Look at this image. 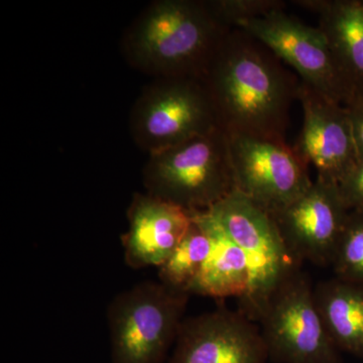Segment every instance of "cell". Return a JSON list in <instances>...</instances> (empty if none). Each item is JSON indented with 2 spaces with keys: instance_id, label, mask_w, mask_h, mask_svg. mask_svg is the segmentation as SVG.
Returning a JSON list of instances; mask_svg holds the SVG:
<instances>
[{
  "instance_id": "12",
  "label": "cell",
  "mask_w": 363,
  "mask_h": 363,
  "mask_svg": "<svg viewBox=\"0 0 363 363\" xmlns=\"http://www.w3.org/2000/svg\"><path fill=\"white\" fill-rule=\"evenodd\" d=\"M298 101L302 105L303 126L294 149L317 179L338 185L358 161L347 108L301 81Z\"/></svg>"
},
{
  "instance_id": "5",
  "label": "cell",
  "mask_w": 363,
  "mask_h": 363,
  "mask_svg": "<svg viewBox=\"0 0 363 363\" xmlns=\"http://www.w3.org/2000/svg\"><path fill=\"white\" fill-rule=\"evenodd\" d=\"M216 128L218 118L202 78L155 79L130 117L131 138L149 156Z\"/></svg>"
},
{
  "instance_id": "1",
  "label": "cell",
  "mask_w": 363,
  "mask_h": 363,
  "mask_svg": "<svg viewBox=\"0 0 363 363\" xmlns=\"http://www.w3.org/2000/svg\"><path fill=\"white\" fill-rule=\"evenodd\" d=\"M202 80L226 135L286 142L301 80L257 38L240 28L228 30Z\"/></svg>"
},
{
  "instance_id": "16",
  "label": "cell",
  "mask_w": 363,
  "mask_h": 363,
  "mask_svg": "<svg viewBox=\"0 0 363 363\" xmlns=\"http://www.w3.org/2000/svg\"><path fill=\"white\" fill-rule=\"evenodd\" d=\"M314 296L338 350L363 359V285L334 277L314 286Z\"/></svg>"
},
{
  "instance_id": "14",
  "label": "cell",
  "mask_w": 363,
  "mask_h": 363,
  "mask_svg": "<svg viewBox=\"0 0 363 363\" xmlns=\"http://www.w3.org/2000/svg\"><path fill=\"white\" fill-rule=\"evenodd\" d=\"M292 2L318 16V28L326 40L348 102L363 96V0Z\"/></svg>"
},
{
  "instance_id": "11",
  "label": "cell",
  "mask_w": 363,
  "mask_h": 363,
  "mask_svg": "<svg viewBox=\"0 0 363 363\" xmlns=\"http://www.w3.org/2000/svg\"><path fill=\"white\" fill-rule=\"evenodd\" d=\"M266 342L247 315L220 307L184 319L168 363H267Z\"/></svg>"
},
{
  "instance_id": "3",
  "label": "cell",
  "mask_w": 363,
  "mask_h": 363,
  "mask_svg": "<svg viewBox=\"0 0 363 363\" xmlns=\"http://www.w3.org/2000/svg\"><path fill=\"white\" fill-rule=\"evenodd\" d=\"M145 193L192 214L208 212L235 191L228 136L221 128L150 155Z\"/></svg>"
},
{
  "instance_id": "17",
  "label": "cell",
  "mask_w": 363,
  "mask_h": 363,
  "mask_svg": "<svg viewBox=\"0 0 363 363\" xmlns=\"http://www.w3.org/2000/svg\"><path fill=\"white\" fill-rule=\"evenodd\" d=\"M211 250V238L199 213L193 214L192 225L166 262L159 267L162 284L190 294ZM191 295V294H190Z\"/></svg>"
},
{
  "instance_id": "15",
  "label": "cell",
  "mask_w": 363,
  "mask_h": 363,
  "mask_svg": "<svg viewBox=\"0 0 363 363\" xmlns=\"http://www.w3.org/2000/svg\"><path fill=\"white\" fill-rule=\"evenodd\" d=\"M211 238V250L190 294L216 298L235 297L248 293L252 283L247 255L217 225L207 212L199 213Z\"/></svg>"
},
{
  "instance_id": "19",
  "label": "cell",
  "mask_w": 363,
  "mask_h": 363,
  "mask_svg": "<svg viewBox=\"0 0 363 363\" xmlns=\"http://www.w3.org/2000/svg\"><path fill=\"white\" fill-rule=\"evenodd\" d=\"M288 2L281 0H208L217 21L233 30L242 23L262 18L277 11H285Z\"/></svg>"
},
{
  "instance_id": "6",
  "label": "cell",
  "mask_w": 363,
  "mask_h": 363,
  "mask_svg": "<svg viewBox=\"0 0 363 363\" xmlns=\"http://www.w3.org/2000/svg\"><path fill=\"white\" fill-rule=\"evenodd\" d=\"M257 322L274 363H343L318 310L314 286L301 267L277 286Z\"/></svg>"
},
{
  "instance_id": "21",
  "label": "cell",
  "mask_w": 363,
  "mask_h": 363,
  "mask_svg": "<svg viewBox=\"0 0 363 363\" xmlns=\"http://www.w3.org/2000/svg\"><path fill=\"white\" fill-rule=\"evenodd\" d=\"M345 107L350 114L358 160H363V96L353 98Z\"/></svg>"
},
{
  "instance_id": "2",
  "label": "cell",
  "mask_w": 363,
  "mask_h": 363,
  "mask_svg": "<svg viewBox=\"0 0 363 363\" xmlns=\"http://www.w3.org/2000/svg\"><path fill=\"white\" fill-rule=\"evenodd\" d=\"M228 30L205 0H159L128 26L121 48L133 69L155 79L202 78Z\"/></svg>"
},
{
  "instance_id": "10",
  "label": "cell",
  "mask_w": 363,
  "mask_h": 363,
  "mask_svg": "<svg viewBox=\"0 0 363 363\" xmlns=\"http://www.w3.org/2000/svg\"><path fill=\"white\" fill-rule=\"evenodd\" d=\"M238 28L266 45L281 61L297 72L303 83L337 104H347V93L318 26L303 23L285 9L247 21Z\"/></svg>"
},
{
  "instance_id": "4",
  "label": "cell",
  "mask_w": 363,
  "mask_h": 363,
  "mask_svg": "<svg viewBox=\"0 0 363 363\" xmlns=\"http://www.w3.org/2000/svg\"><path fill=\"white\" fill-rule=\"evenodd\" d=\"M190 296L161 281H143L112 298L107 310L111 363H164Z\"/></svg>"
},
{
  "instance_id": "18",
  "label": "cell",
  "mask_w": 363,
  "mask_h": 363,
  "mask_svg": "<svg viewBox=\"0 0 363 363\" xmlns=\"http://www.w3.org/2000/svg\"><path fill=\"white\" fill-rule=\"evenodd\" d=\"M331 267L336 278L363 285V212L348 214Z\"/></svg>"
},
{
  "instance_id": "9",
  "label": "cell",
  "mask_w": 363,
  "mask_h": 363,
  "mask_svg": "<svg viewBox=\"0 0 363 363\" xmlns=\"http://www.w3.org/2000/svg\"><path fill=\"white\" fill-rule=\"evenodd\" d=\"M350 212L338 186L316 178L302 195L271 217L298 262L331 267Z\"/></svg>"
},
{
  "instance_id": "8",
  "label": "cell",
  "mask_w": 363,
  "mask_h": 363,
  "mask_svg": "<svg viewBox=\"0 0 363 363\" xmlns=\"http://www.w3.org/2000/svg\"><path fill=\"white\" fill-rule=\"evenodd\" d=\"M227 136L235 190L267 213L281 211L312 185L309 166L288 143Z\"/></svg>"
},
{
  "instance_id": "7",
  "label": "cell",
  "mask_w": 363,
  "mask_h": 363,
  "mask_svg": "<svg viewBox=\"0 0 363 363\" xmlns=\"http://www.w3.org/2000/svg\"><path fill=\"white\" fill-rule=\"evenodd\" d=\"M207 213L247 255L252 283L247 295L238 300L240 310L257 321L277 286L301 264L286 250L271 215L238 191Z\"/></svg>"
},
{
  "instance_id": "20",
  "label": "cell",
  "mask_w": 363,
  "mask_h": 363,
  "mask_svg": "<svg viewBox=\"0 0 363 363\" xmlns=\"http://www.w3.org/2000/svg\"><path fill=\"white\" fill-rule=\"evenodd\" d=\"M337 186L347 209L363 212V160H358Z\"/></svg>"
},
{
  "instance_id": "13",
  "label": "cell",
  "mask_w": 363,
  "mask_h": 363,
  "mask_svg": "<svg viewBox=\"0 0 363 363\" xmlns=\"http://www.w3.org/2000/svg\"><path fill=\"white\" fill-rule=\"evenodd\" d=\"M128 229L121 238L131 269L161 267L192 225L193 214L147 193H135L128 210Z\"/></svg>"
}]
</instances>
